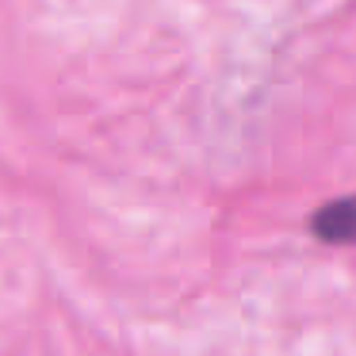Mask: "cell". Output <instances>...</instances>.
<instances>
[{"instance_id": "6da1fadb", "label": "cell", "mask_w": 356, "mask_h": 356, "mask_svg": "<svg viewBox=\"0 0 356 356\" xmlns=\"http://www.w3.org/2000/svg\"><path fill=\"white\" fill-rule=\"evenodd\" d=\"M314 234L322 241H333V245H345L353 238V203L348 200H337L330 207H322L314 215Z\"/></svg>"}]
</instances>
